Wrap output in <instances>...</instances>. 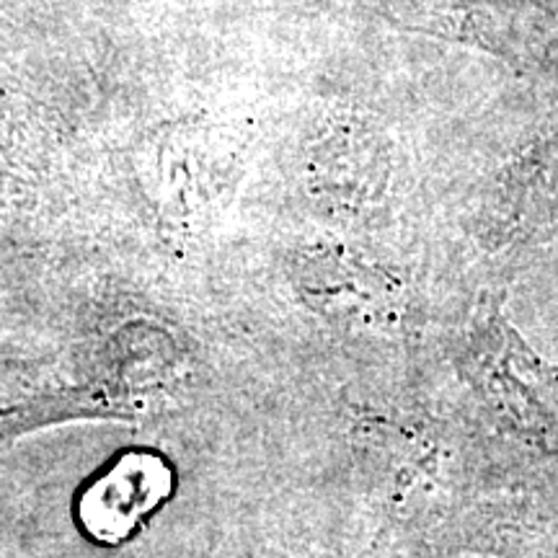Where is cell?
I'll use <instances>...</instances> for the list:
<instances>
[{"mask_svg":"<svg viewBox=\"0 0 558 558\" xmlns=\"http://www.w3.org/2000/svg\"><path fill=\"white\" fill-rule=\"evenodd\" d=\"M145 471L148 469H143V465H132V469L122 465L107 478V486L94 488L88 494L83 522L96 538L107 543L122 541L135 527V522L156 505L163 488L140 486L137 481L145 476Z\"/></svg>","mask_w":558,"mask_h":558,"instance_id":"3957f363","label":"cell"},{"mask_svg":"<svg viewBox=\"0 0 558 558\" xmlns=\"http://www.w3.org/2000/svg\"><path fill=\"white\" fill-rule=\"evenodd\" d=\"M471 375L514 429L543 448L558 442V365L538 357L512 326L494 318L476 333Z\"/></svg>","mask_w":558,"mask_h":558,"instance_id":"6da1fadb","label":"cell"},{"mask_svg":"<svg viewBox=\"0 0 558 558\" xmlns=\"http://www.w3.org/2000/svg\"><path fill=\"white\" fill-rule=\"evenodd\" d=\"M481 230L494 246H527L558 230V137L509 163L481 207Z\"/></svg>","mask_w":558,"mask_h":558,"instance_id":"7a4b0ae2","label":"cell"}]
</instances>
